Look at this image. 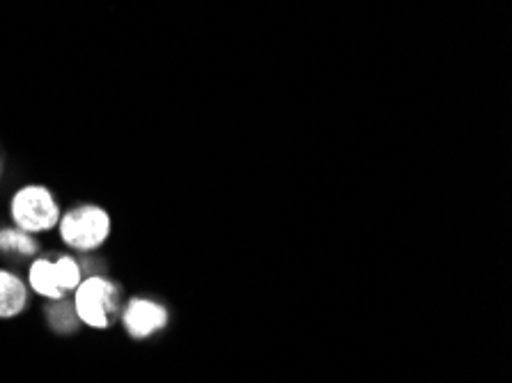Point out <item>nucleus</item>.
Returning <instances> with one entry per match:
<instances>
[{
  "label": "nucleus",
  "mask_w": 512,
  "mask_h": 383,
  "mask_svg": "<svg viewBox=\"0 0 512 383\" xmlns=\"http://www.w3.org/2000/svg\"><path fill=\"white\" fill-rule=\"evenodd\" d=\"M74 310L90 328H108L120 317V287L104 276L83 278L74 289Z\"/></svg>",
  "instance_id": "obj_1"
},
{
  "label": "nucleus",
  "mask_w": 512,
  "mask_h": 383,
  "mask_svg": "<svg viewBox=\"0 0 512 383\" xmlns=\"http://www.w3.org/2000/svg\"><path fill=\"white\" fill-rule=\"evenodd\" d=\"M10 214L14 228L28 234H40L58 228L60 223V205L46 186L28 184L14 193L10 202Z\"/></svg>",
  "instance_id": "obj_2"
},
{
  "label": "nucleus",
  "mask_w": 512,
  "mask_h": 383,
  "mask_svg": "<svg viewBox=\"0 0 512 383\" xmlns=\"http://www.w3.org/2000/svg\"><path fill=\"white\" fill-rule=\"evenodd\" d=\"M111 216L104 207L79 205L60 216V239L74 250H95L111 237Z\"/></svg>",
  "instance_id": "obj_3"
},
{
  "label": "nucleus",
  "mask_w": 512,
  "mask_h": 383,
  "mask_svg": "<svg viewBox=\"0 0 512 383\" xmlns=\"http://www.w3.org/2000/svg\"><path fill=\"white\" fill-rule=\"evenodd\" d=\"M122 324L127 333L136 340H145L150 335L164 331L168 324V310L150 299H131L122 310Z\"/></svg>",
  "instance_id": "obj_4"
},
{
  "label": "nucleus",
  "mask_w": 512,
  "mask_h": 383,
  "mask_svg": "<svg viewBox=\"0 0 512 383\" xmlns=\"http://www.w3.org/2000/svg\"><path fill=\"white\" fill-rule=\"evenodd\" d=\"M28 306V287L12 271L0 269V319L19 317Z\"/></svg>",
  "instance_id": "obj_5"
},
{
  "label": "nucleus",
  "mask_w": 512,
  "mask_h": 383,
  "mask_svg": "<svg viewBox=\"0 0 512 383\" xmlns=\"http://www.w3.org/2000/svg\"><path fill=\"white\" fill-rule=\"evenodd\" d=\"M28 283L37 294L44 296V299H49V301H60L67 296L60 287L56 264H53V260H44V257L42 260H35L33 267H30V271H28Z\"/></svg>",
  "instance_id": "obj_6"
},
{
  "label": "nucleus",
  "mask_w": 512,
  "mask_h": 383,
  "mask_svg": "<svg viewBox=\"0 0 512 383\" xmlns=\"http://www.w3.org/2000/svg\"><path fill=\"white\" fill-rule=\"evenodd\" d=\"M46 319H49L53 331L62 333V335L74 333L81 324L79 315H76V310H74V303H69L65 299L51 301L49 310H46Z\"/></svg>",
  "instance_id": "obj_7"
},
{
  "label": "nucleus",
  "mask_w": 512,
  "mask_h": 383,
  "mask_svg": "<svg viewBox=\"0 0 512 383\" xmlns=\"http://www.w3.org/2000/svg\"><path fill=\"white\" fill-rule=\"evenodd\" d=\"M40 246L33 239V234L23 232L19 228H3L0 230V253H12V255H35Z\"/></svg>",
  "instance_id": "obj_8"
},
{
  "label": "nucleus",
  "mask_w": 512,
  "mask_h": 383,
  "mask_svg": "<svg viewBox=\"0 0 512 383\" xmlns=\"http://www.w3.org/2000/svg\"><path fill=\"white\" fill-rule=\"evenodd\" d=\"M53 264H56V273H58L62 292H65V294L74 292V289L79 287L81 280H83L81 264L76 262L74 257H69V255H60L58 260H53Z\"/></svg>",
  "instance_id": "obj_9"
},
{
  "label": "nucleus",
  "mask_w": 512,
  "mask_h": 383,
  "mask_svg": "<svg viewBox=\"0 0 512 383\" xmlns=\"http://www.w3.org/2000/svg\"><path fill=\"white\" fill-rule=\"evenodd\" d=\"M0 177H3V159H0Z\"/></svg>",
  "instance_id": "obj_10"
}]
</instances>
